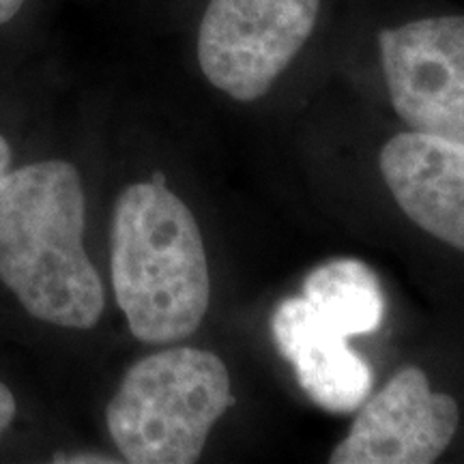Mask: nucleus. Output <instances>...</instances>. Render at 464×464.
I'll return each mask as SVG.
<instances>
[{
	"label": "nucleus",
	"instance_id": "f257e3e1",
	"mask_svg": "<svg viewBox=\"0 0 464 464\" xmlns=\"http://www.w3.org/2000/svg\"><path fill=\"white\" fill-rule=\"evenodd\" d=\"M86 194L72 161L42 160L0 179V282L34 321L89 332L106 293L84 247Z\"/></svg>",
	"mask_w": 464,
	"mask_h": 464
},
{
	"label": "nucleus",
	"instance_id": "f03ea898",
	"mask_svg": "<svg viewBox=\"0 0 464 464\" xmlns=\"http://www.w3.org/2000/svg\"><path fill=\"white\" fill-rule=\"evenodd\" d=\"M110 269L116 304L144 344H172L200 327L211 301L202 232L164 174L131 183L114 202Z\"/></svg>",
	"mask_w": 464,
	"mask_h": 464
},
{
	"label": "nucleus",
	"instance_id": "7ed1b4c3",
	"mask_svg": "<svg viewBox=\"0 0 464 464\" xmlns=\"http://www.w3.org/2000/svg\"><path fill=\"white\" fill-rule=\"evenodd\" d=\"M232 404L222 359L202 348L177 346L127 370L106 406V423L125 462L191 464Z\"/></svg>",
	"mask_w": 464,
	"mask_h": 464
},
{
	"label": "nucleus",
	"instance_id": "20e7f679",
	"mask_svg": "<svg viewBox=\"0 0 464 464\" xmlns=\"http://www.w3.org/2000/svg\"><path fill=\"white\" fill-rule=\"evenodd\" d=\"M321 0H208L198 28L202 75L237 102H256L304 50Z\"/></svg>",
	"mask_w": 464,
	"mask_h": 464
},
{
	"label": "nucleus",
	"instance_id": "39448f33",
	"mask_svg": "<svg viewBox=\"0 0 464 464\" xmlns=\"http://www.w3.org/2000/svg\"><path fill=\"white\" fill-rule=\"evenodd\" d=\"M392 106L411 130L464 144V15H432L379 33Z\"/></svg>",
	"mask_w": 464,
	"mask_h": 464
},
{
	"label": "nucleus",
	"instance_id": "423d86ee",
	"mask_svg": "<svg viewBox=\"0 0 464 464\" xmlns=\"http://www.w3.org/2000/svg\"><path fill=\"white\" fill-rule=\"evenodd\" d=\"M460 411L448 393L430 390L423 370L402 368L362 404L334 464H428L450 448Z\"/></svg>",
	"mask_w": 464,
	"mask_h": 464
},
{
	"label": "nucleus",
	"instance_id": "0eeeda50",
	"mask_svg": "<svg viewBox=\"0 0 464 464\" xmlns=\"http://www.w3.org/2000/svg\"><path fill=\"white\" fill-rule=\"evenodd\" d=\"M381 172L406 216L464 252V144L402 131L382 147Z\"/></svg>",
	"mask_w": 464,
	"mask_h": 464
},
{
	"label": "nucleus",
	"instance_id": "6e6552de",
	"mask_svg": "<svg viewBox=\"0 0 464 464\" xmlns=\"http://www.w3.org/2000/svg\"><path fill=\"white\" fill-rule=\"evenodd\" d=\"M271 332L284 357L293 363L301 390L332 413L357 411L372 392V370L348 346V338L301 297L276 307Z\"/></svg>",
	"mask_w": 464,
	"mask_h": 464
},
{
	"label": "nucleus",
	"instance_id": "1a4fd4ad",
	"mask_svg": "<svg viewBox=\"0 0 464 464\" xmlns=\"http://www.w3.org/2000/svg\"><path fill=\"white\" fill-rule=\"evenodd\" d=\"M304 297L346 338L374 334L385 316L381 280L355 258H335L316 266L305 277Z\"/></svg>",
	"mask_w": 464,
	"mask_h": 464
},
{
	"label": "nucleus",
	"instance_id": "9d476101",
	"mask_svg": "<svg viewBox=\"0 0 464 464\" xmlns=\"http://www.w3.org/2000/svg\"><path fill=\"white\" fill-rule=\"evenodd\" d=\"M17 415V400L7 382L0 381V439L14 426Z\"/></svg>",
	"mask_w": 464,
	"mask_h": 464
},
{
	"label": "nucleus",
	"instance_id": "9b49d317",
	"mask_svg": "<svg viewBox=\"0 0 464 464\" xmlns=\"http://www.w3.org/2000/svg\"><path fill=\"white\" fill-rule=\"evenodd\" d=\"M54 462H69V464H110V462H119L114 458H106L102 454H56L52 458Z\"/></svg>",
	"mask_w": 464,
	"mask_h": 464
},
{
	"label": "nucleus",
	"instance_id": "f8f14e48",
	"mask_svg": "<svg viewBox=\"0 0 464 464\" xmlns=\"http://www.w3.org/2000/svg\"><path fill=\"white\" fill-rule=\"evenodd\" d=\"M24 3L26 0H0V26L14 20L22 7H24Z\"/></svg>",
	"mask_w": 464,
	"mask_h": 464
},
{
	"label": "nucleus",
	"instance_id": "ddd939ff",
	"mask_svg": "<svg viewBox=\"0 0 464 464\" xmlns=\"http://www.w3.org/2000/svg\"><path fill=\"white\" fill-rule=\"evenodd\" d=\"M11 160H14V155H11V144L7 142V138L0 133V179L11 170Z\"/></svg>",
	"mask_w": 464,
	"mask_h": 464
}]
</instances>
